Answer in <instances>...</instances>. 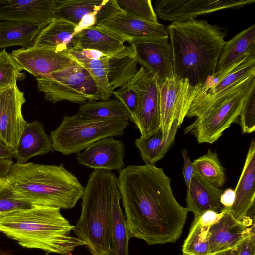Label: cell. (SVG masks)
<instances>
[{"mask_svg": "<svg viewBox=\"0 0 255 255\" xmlns=\"http://www.w3.org/2000/svg\"><path fill=\"white\" fill-rule=\"evenodd\" d=\"M119 173L118 188L130 238L148 245L175 242L189 211L176 200L163 169L132 165Z\"/></svg>", "mask_w": 255, "mask_h": 255, "instance_id": "obj_1", "label": "cell"}, {"mask_svg": "<svg viewBox=\"0 0 255 255\" xmlns=\"http://www.w3.org/2000/svg\"><path fill=\"white\" fill-rule=\"evenodd\" d=\"M167 30L174 75L187 79L194 87L203 84L216 72L227 29L194 19L171 23Z\"/></svg>", "mask_w": 255, "mask_h": 255, "instance_id": "obj_2", "label": "cell"}, {"mask_svg": "<svg viewBox=\"0 0 255 255\" xmlns=\"http://www.w3.org/2000/svg\"><path fill=\"white\" fill-rule=\"evenodd\" d=\"M56 207L33 205L0 213V232L23 248L71 255L85 242L73 236L74 226Z\"/></svg>", "mask_w": 255, "mask_h": 255, "instance_id": "obj_3", "label": "cell"}, {"mask_svg": "<svg viewBox=\"0 0 255 255\" xmlns=\"http://www.w3.org/2000/svg\"><path fill=\"white\" fill-rule=\"evenodd\" d=\"M7 179L15 190L32 205L60 209L74 207L85 189L62 164L15 163Z\"/></svg>", "mask_w": 255, "mask_h": 255, "instance_id": "obj_4", "label": "cell"}, {"mask_svg": "<svg viewBox=\"0 0 255 255\" xmlns=\"http://www.w3.org/2000/svg\"><path fill=\"white\" fill-rule=\"evenodd\" d=\"M118 178L111 171L94 169L82 197V210L73 231L93 255H110L111 206Z\"/></svg>", "mask_w": 255, "mask_h": 255, "instance_id": "obj_5", "label": "cell"}, {"mask_svg": "<svg viewBox=\"0 0 255 255\" xmlns=\"http://www.w3.org/2000/svg\"><path fill=\"white\" fill-rule=\"evenodd\" d=\"M254 87L255 75L192 107L186 117L196 119L184 129L185 134L191 133L200 144L217 141L237 121L244 101Z\"/></svg>", "mask_w": 255, "mask_h": 255, "instance_id": "obj_6", "label": "cell"}, {"mask_svg": "<svg viewBox=\"0 0 255 255\" xmlns=\"http://www.w3.org/2000/svg\"><path fill=\"white\" fill-rule=\"evenodd\" d=\"M129 124L123 119H84L66 115L50 132L52 149L64 155L78 154L101 139L122 136Z\"/></svg>", "mask_w": 255, "mask_h": 255, "instance_id": "obj_7", "label": "cell"}, {"mask_svg": "<svg viewBox=\"0 0 255 255\" xmlns=\"http://www.w3.org/2000/svg\"><path fill=\"white\" fill-rule=\"evenodd\" d=\"M36 80L39 91L46 100L53 103L67 101L81 105L102 100L90 74L75 60L65 68Z\"/></svg>", "mask_w": 255, "mask_h": 255, "instance_id": "obj_8", "label": "cell"}, {"mask_svg": "<svg viewBox=\"0 0 255 255\" xmlns=\"http://www.w3.org/2000/svg\"><path fill=\"white\" fill-rule=\"evenodd\" d=\"M137 93L136 125L140 137L146 138L161 128L160 97L157 77L141 66L128 83Z\"/></svg>", "mask_w": 255, "mask_h": 255, "instance_id": "obj_9", "label": "cell"}, {"mask_svg": "<svg viewBox=\"0 0 255 255\" xmlns=\"http://www.w3.org/2000/svg\"><path fill=\"white\" fill-rule=\"evenodd\" d=\"M160 97L161 129L168 137L172 124L177 121L180 126L195 97V87L187 79L174 75L158 84Z\"/></svg>", "mask_w": 255, "mask_h": 255, "instance_id": "obj_10", "label": "cell"}, {"mask_svg": "<svg viewBox=\"0 0 255 255\" xmlns=\"http://www.w3.org/2000/svg\"><path fill=\"white\" fill-rule=\"evenodd\" d=\"M255 0H157L155 12L164 20L180 22L226 9L239 8Z\"/></svg>", "mask_w": 255, "mask_h": 255, "instance_id": "obj_11", "label": "cell"}, {"mask_svg": "<svg viewBox=\"0 0 255 255\" xmlns=\"http://www.w3.org/2000/svg\"><path fill=\"white\" fill-rule=\"evenodd\" d=\"M137 63L157 77L158 84L174 76L173 54L168 38L130 40Z\"/></svg>", "mask_w": 255, "mask_h": 255, "instance_id": "obj_12", "label": "cell"}, {"mask_svg": "<svg viewBox=\"0 0 255 255\" xmlns=\"http://www.w3.org/2000/svg\"><path fill=\"white\" fill-rule=\"evenodd\" d=\"M24 93L17 84L0 91V141L16 149L19 138L27 123L22 113Z\"/></svg>", "mask_w": 255, "mask_h": 255, "instance_id": "obj_13", "label": "cell"}, {"mask_svg": "<svg viewBox=\"0 0 255 255\" xmlns=\"http://www.w3.org/2000/svg\"><path fill=\"white\" fill-rule=\"evenodd\" d=\"M11 55L23 70L36 78L63 69L74 61L69 53L35 46L13 50Z\"/></svg>", "mask_w": 255, "mask_h": 255, "instance_id": "obj_14", "label": "cell"}, {"mask_svg": "<svg viewBox=\"0 0 255 255\" xmlns=\"http://www.w3.org/2000/svg\"><path fill=\"white\" fill-rule=\"evenodd\" d=\"M56 0H0V21L46 26L56 18Z\"/></svg>", "mask_w": 255, "mask_h": 255, "instance_id": "obj_15", "label": "cell"}, {"mask_svg": "<svg viewBox=\"0 0 255 255\" xmlns=\"http://www.w3.org/2000/svg\"><path fill=\"white\" fill-rule=\"evenodd\" d=\"M231 209L222 207L219 219L208 228L209 254L231 249L238 245L246 237L255 233L244 220L236 219Z\"/></svg>", "mask_w": 255, "mask_h": 255, "instance_id": "obj_16", "label": "cell"}, {"mask_svg": "<svg viewBox=\"0 0 255 255\" xmlns=\"http://www.w3.org/2000/svg\"><path fill=\"white\" fill-rule=\"evenodd\" d=\"M125 156L123 142L113 137H108L97 141L83 152L77 154L76 158L81 165L94 170L120 172L124 168Z\"/></svg>", "mask_w": 255, "mask_h": 255, "instance_id": "obj_17", "label": "cell"}, {"mask_svg": "<svg viewBox=\"0 0 255 255\" xmlns=\"http://www.w3.org/2000/svg\"><path fill=\"white\" fill-rule=\"evenodd\" d=\"M100 26L127 38L128 42L133 39L169 38L165 25L141 19L123 11Z\"/></svg>", "mask_w": 255, "mask_h": 255, "instance_id": "obj_18", "label": "cell"}, {"mask_svg": "<svg viewBox=\"0 0 255 255\" xmlns=\"http://www.w3.org/2000/svg\"><path fill=\"white\" fill-rule=\"evenodd\" d=\"M235 200L230 212L237 220L242 221L249 210L255 205V141L250 144L244 167L234 190Z\"/></svg>", "mask_w": 255, "mask_h": 255, "instance_id": "obj_19", "label": "cell"}, {"mask_svg": "<svg viewBox=\"0 0 255 255\" xmlns=\"http://www.w3.org/2000/svg\"><path fill=\"white\" fill-rule=\"evenodd\" d=\"M77 26L62 18H55L37 36L33 46L69 53L77 50L78 34Z\"/></svg>", "mask_w": 255, "mask_h": 255, "instance_id": "obj_20", "label": "cell"}, {"mask_svg": "<svg viewBox=\"0 0 255 255\" xmlns=\"http://www.w3.org/2000/svg\"><path fill=\"white\" fill-rule=\"evenodd\" d=\"M224 75L206 92L198 93L191 104L193 106L208 101L220 93L255 75V51L248 54L242 60L224 70L217 72Z\"/></svg>", "mask_w": 255, "mask_h": 255, "instance_id": "obj_21", "label": "cell"}, {"mask_svg": "<svg viewBox=\"0 0 255 255\" xmlns=\"http://www.w3.org/2000/svg\"><path fill=\"white\" fill-rule=\"evenodd\" d=\"M53 150L50 136L43 124L38 120L27 123L15 150L16 163L25 164L31 158L43 156Z\"/></svg>", "mask_w": 255, "mask_h": 255, "instance_id": "obj_22", "label": "cell"}, {"mask_svg": "<svg viewBox=\"0 0 255 255\" xmlns=\"http://www.w3.org/2000/svg\"><path fill=\"white\" fill-rule=\"evenodd\" d=\"M222 192L220 188L195 173L187 189L186 208L194 217L208 210L218 212L222 208L220 202Z\"/></svg>", "mask_w": 255, "mask_h": 255, "instance_id": "obj_23", "label": "cell"}, {"mask_svg": "<svg viewBox=\"0 0 255 255\" xmlns=\"http://www.w3.org/2000/svg\"><path fill=\"white\" fill-rule=\"evenodd\" d=\"M125 42H128V39L98 26L79 32L77 50L93 49L111 56L122 50Z\"/></svg>", "mask_w": 255, "mask_h": 255, "instance_id": "obj_24", "label": "cell"}, {"mask_svg": "<svg viewBox=\"0 0 255 255\" xmlns=\"http://www.w3.org/2000/svg\"><path fill=\"white\" fill-rule=\"evenodd\" d=\"M253 51H255V24L226 42L221 52L215 72L232 66Z\"/></svg>", "mask_w": 255, "mask_h": 255, "instance_id": "obj_25", "label": "cell"}, {"mask_svg": "<svg viewBox=\"0 0 255 255\" xmlns=\"http://www.w3.org/2000/svg\"><path fill=\"white\" fill-rule=\"evenodd\" d=\"M45 26L33 23L3 21L0 24V49L19 45L26 49L34 45L35 40Z\"/></svg>", "mask_w": 255, "mask_h": 255, "instance_id": "obj_26", "label": "cell"}, {"mask_svg": "<svg viewBox=\"0 0 255 255\" xmlns=\"http://www.w3.org/2000/svg\"><path fill=\"white\" fill-rule=\"evenodd\" d=\"M180 127L177 121L172 124L167 138L164 137L161 129L146 138H136L135 145L145 164L155 165L162 159L174 144L177 129Z\"/></svg>", "mask_w": 255, "mask_h": 255, "instance_id": "obj_27", "label": "cell"}, {"mask_svg": "<svg viewBox=\"0 0 255 255\" xmlns=\"http://www.w3.org/2000/svg\"><path fill=\"white\" fill-rule=\"evenodd\" d=\"M76 117L84 119L133 120L123 103L117 99L88 101L81 104Z\"/></svg>", "mask_w": 255, "mask_h": 255, "instance_id": "obj_28", "label": "cell"}, {"mask_svg": "<svg viewBox=\"0 0 255 255\" xmlns=\"http://www.w3.org/2000/svg\"><path fill=\"white\" fill-rule=\"evenodd\" d=\"M117 188L113 194L111 206V249L110 255H129L128 243L130 239L120 200Z\"/></svg>", "mask_w": 255, "mask_h": 255, "instance_id": "obj_29", "label": "cell"}, {"mask_svg": "<svg viewBox=\"0 0 255 255\" xmlns=\"http://www.w3.org/2000/svg\"><path fill=\"white\" fill-rule=\"evenodd\" d=\"M106 0H56V18H62L76 26L84 16L97 14Z\"/></svg>", "mask_w": 255, "mask_h": 255, "instance_id": "obj_30", "label": "cell"}, {"mask_svg": "<svg viewBox=\"0 0 255 255\" xmlns=\"http://www.w3.org/2000/svg\"><path fill=\"white\" fill-rule=\"evenodd\" d=\"M194 172L218 188L224 186L226 176L217 154L209 149L204 155L192 162Z\"/></svg>", "mask_w": 255, "mask_h": 255, "instance_id": "obj_31", "label": "cell"}, {"mask_svg": "<svg viewBox=\"0 0 255 255\" xmlns=\"http://www.w3.org/2000/svg\"><path fill=\"white\" fill-rule=\"evenodd\" d=\"M208 227L202 225L195 217L188 236L182 246V252L186 255H208L209 245L207 236Z\"/></svg>", "mask_w": 255, "mask_h": 255, "instance_id": "obj_32", "label": "cell"}, {"mask_svg": "<svg viewBox=\"0 0 255 255\" xmlns=\"http://www.w3.org/2000/svg\"><path fill=\"white\" fill-rule=\"evenodd\" d=\"M23 69L5 49L0 51V90L17 84V81L24 74Z\"/></svg>", "mask_w": 255, "mask_h": 255, "instance_id": "obj_33", "label": "cell"}, {"mask_svg": "<svg viewBox=\"0 0 255 255\" xmlns=\"http://www.w3.org/2000/svg\"><path fill=\"white\" fill-rule=\"evenodd\" d=\"M125 13L150 22L158 23L157 15L150 0H116Z\"/></svg>", "mask_w": 255, "mask_h": 255, "instance_id": "obj_34", "label": "cell"}, {"mask_svg": "<svg viewBox=\"0 0 255 255\" xmlns=\"http://www.w3.org/2000/svg\"><path fill=\"white\" fill-rule=\"evenodd\" d=\"M238 120L242 132L251 133L255 130V87L248 94Z\"/></svg>", "mask_w": 255, "mask_h": 255, "instance_id": "obj_35", "label": "cell"}, {"mask_svg": "<svg viewBox=\"0 0 255 255\" xmlns=\"http://www.w3.org/2000/svg\"><path fill=\"white\" fill-rule=\"evenodd\" d=\"M112 95L121 101L131 115L133 123L136 124L138 112V96L137 92L128 84L114 91Z\"/></svg>", "mask_w": 255, "mask_h": 255, "instance_id": "obj_36", "label": "cell"}, {"mask_svg": "<svg viewBox=\"0 0 255 255\" xmlns=\"http://www.w3.org/2000/svg\"><path fill=\"white\" fill-rule=\"evenodd\" d=\"M14 163L12 159L0 160V196L10 187L7 177Z\"/></svg>", "mask_w": 255, "mask_h": 255, "instance_id": "obj_37", "label": "cell"}, {"mask_svg": "<svg viewBox=\"0 0 255 255\" xmlns=\"http://www.w3.org/2000/svg\"><path fill=\"white\" fill-rule=\"evenodd\" d=\"M237 255H255V234L246 237L238 245Z\"/></svg>", "mask_w": 255, "mask_h": 255, "instance_id": "obj_38", "label": "cell"}, {"mask_svg": "<svg viewBox=\"0 0 255 255\" xmlns=\"http://www.w3.org/2000/svg\"><path fill=\"white\" fill-rule=\"evenodd\" d=\"M71 57L74 60L82 59H96L107 55L93 49L75 50L69 52Z\"/></svg>", "mask_w": 255, "mask_h": 255, "instance_id": "obj_39", "label": "cell"}, {"mask_svg": "<svg viewBox=\"0 0 255 255\" xmlns=\"http://www.w3.org/2000/svg\"><path fill=\"white\" fill-rule=\"evenodd\" d=\"M181 153L183 159V175L187 189L189 186L191 180L195 172L192 162H191L188 155L187 150L183 149Z\"/></svg>", "mask_w": 255, "mask_h": 255, "instance_id": "obj_40", "label": "cell"}, {"mask_svg": "<svg viewBox=\"0 0 255 255\" xmlns=\"http://www.w3.org/2000/svg\"><path fill=\"white\" fill-rule=\"evenodd\" d=\"M221 212L213 210H208L203 212L201 215L196 216L198 217L200 224L206 227H209L215 223L220 217Z\"/></svg>", "mask_w": 255, "mask_h": 255, "instance_id": "obj_41", "label": "cell"}, {"mask_svg": "<svg viewBox=\"0 0 255 255\" xmlns=\"http://www.w3.org/2000/svg\"><path fill=\"white\" fill-rule=\"evenodd\" d=\"M235 200V191L228 188L223 191L220 198L222 207L231 209Z\"/></svg>", "mask_w": 255, "mask_h": 255, "instance_id": "obj_42", "label": "cell"}, {"mask_svg": "<svg viewBox=\"0 0 255 255\" xmlns=\"http://www.w3.org/2000/svg\"><path fill=\"white\" fill-rule=\"evenodd\" d=\"M15 151L0 141V160L12 159L15 157Z\"/></svg>", "mask_w": 255, "mask_h": 255, "instance_id": "obj_43", "label": "cell"}, {"mask_svg": "<svg viewBox=\"0 0 255 255\" xmlns=\"http://www.w3.org/2000/svg\"><path fill=\"white\" fill-rule=\"evenodd\" d=\"M238 252L237 246L234 248L219 251L208 255H237Z\"/></svg>", "mask_w": 255, "mask_h": 255, "instance_id": "obj_44", "label": "cell"}, {"mask_svg": "<svg viewBox=\"0 0 255 255\" xmlns=\"http://www.w3.org/2000/svg\"><path fill=\"white\" fill-rule=\"evenodd\" d=\"M49 253H46L44 255H48ZM0 255H17L9 253L7 251H4L0 248Z\"/></svg>", "mask_w": 255, "mask_h": 255, "instance_id": "obj_45", "label": "cell"}, {"mask_svg": "<svg viewBox=\"0 0 255 255\" xmlns=\"http://www.w3.org/2000/svg\"><path fill=\"white\" fill-rule=\"evenodd\" d=\"M185 255V254H183L182 255Z\"/></svg>", "mask_w": 255, "mask_h": 255, "instance_id": "obj_46", "label": "cell"}, {"mask_svg": "<svg viewBox=\"0 0 255 255\" xmlns=\"http://www.w3.org/2000/svg\"><path fill=\"white\" fill-rule=\"evenodd\" d=\"M1 22V21H0V24Z\"/></svg>", "mask_w": 255, "mask_h": 255, "instance_id": "obj_47", "label": "cell"}, {"mask_svg": "<svg viewBox=\"0 0 255 255\" xmlns=\"http://www.w3.org/2000/svg\"></svg>", "mask_w": 255, "mask_h": 255, "instance_id": "obj_48", "label": "cell"}]
</instances>
